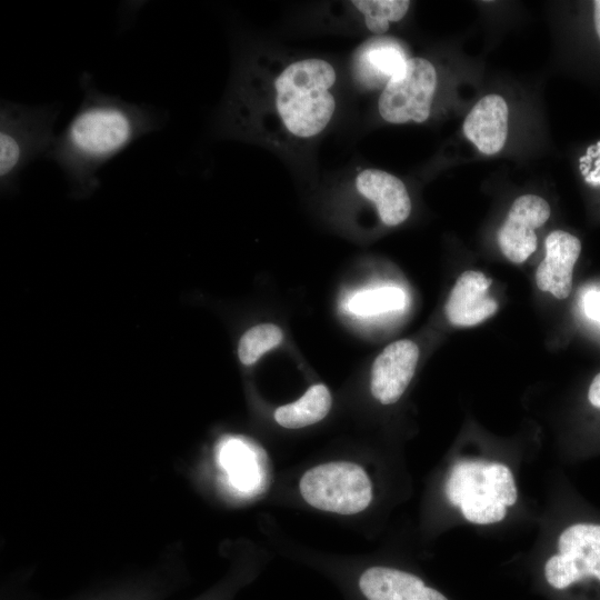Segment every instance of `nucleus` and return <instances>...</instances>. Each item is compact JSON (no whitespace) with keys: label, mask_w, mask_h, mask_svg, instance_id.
I'll return each mask as SVG.
<instances>
[{"label":"nucleus","mask_w":600,"mask_h":600,"mask_svg":"<svg viewBox=\"0 0 600 600\" xmlns=\"http://www.w3.org/2000/svg\"><path fill=\"white\" fill-rule=\"evenodd\" d=\"M219 462L226 470L231 484L240 491H250L259 482L254 454L241 439L224 440L218 453Z\"/></svg>","instance_id":"17"},{"label":"nucleus","mask_w":600,"mask_h":600,"mask_svg":"<svg viewBox=\"0 0 600 600\" xmlns=\"http://www.w3.org/2000/svg\"><path fill=\"white\" fill-rule=\"evenodd\" d=\"M490 283L482 272H463L446 303L448 320L456 327H470L491 317L498 304L488 293Z\"/></svg>","instance_id":"12"},{"label":"nucleus","mask_w":600,"mask_h":600,"mask_svg":"<svg viewBox=\"0 0 600 600\" xmlns=\"http://www.w3.org/2000/svg\"><path fill=\"white\" fill-rule=\"evenodd\" d=\"M546 257L538 266L536 282L541 291L558 299L569 296L572 271L580 251V240L562 230L552 231L546 239Z\"/></svg>","instance_id":"10"},{"label":"nucleus","mask_w":600,"mask_h":600,"mask_svg":"<svg viewBox=\"0 0 600 600\" xmlns=\"http://www.w3.org/2000/svg\"><path fill=\"white\" fill-rule=\"evenodd\" d=\"M83 100L47 153L67 176L76 192H90L99 170L139 138L159 130L164 111L127 102L97 90L91 74L80 77Z\"/></svg>","instance_id":"1"},{"label":"nucleus","mask_w":600,"mask_h":600,"mask_svg":"<svg viewBox=\"0 0 600 600\" xmlns=\"http://www.w3.org/2000/svg\"><path fill=\"white\" fill-rule=\"evenodd\" d=\"M334 82L333 67L317 58L292 62L277 77L276 107L289 132L311 138L326 128L336 109Z\"/></svg>","instance_id":"2"},{"label":"nucleus","mask_w":600,"mask_h":600,"mask_svg":"<svg viewBox=\"0 0 600 600\" xmlns=\"http://www.w3.org/2000/svg\"><path fill=\"white\" fill-rule=\"evenodd\" d=\"M597 147H598L597 151L593 154L599 156V159L594 162V170L584 174L586 181L594 186L600 184V142L598 143Z\"/></svg>","instance_id":"23"},{"label":"nucleus","mask_w":600,"mask_h":600,"mask_svg":"<svg viewBox=\"0 0 600 600\" xmlns=\"http://www.w3.org/2000/svg\"><path fill=\"white\" fill-rule=\"evenodd\" d=\"M59 114L56 106L29 107L1 101L0 181L12 187L22 170L34 159L47 156L54 141L53 126Z\"/></svg>","instance_id":"4"},{"label":"nucleus","mask_w":600,"mask_h":600,"mask_svg":"<svg viewBox=\"0 0 600 600\" xmlns=\"http://www.w3.org/2000/svg\"><path fill=\"white\" fill-rule=\"evenodd\" d=\"M593 7H594V26H596V31H597V34L600 39V0H597L593 2Z\"/></svg>","instance_id":"24"},{"label":"nucleus","mask_w":600,"mask_h":600,"mask_svg":"<svg viewBox=\"0 0 600 600\" xmlns=\"http://www.w3.org/2000/svg\"><path fill=\"white\" fill-rule=\"evenodd\" d=\"M418 359L419 349L411 340L403 339L387 346L372 364V396L382 404L397 402L414 374Z\"/></svg>","instance_id":"9"},{"label":"nucleus","mask_w":600,"mask_h":600,"mask_svg":"<svg viewBox=\"0 0 600 600\" xmlns=\"http://www.w3.org/2000/svg\"><path fill=\"white\" fill-rule=\"evenodd\" d=\"M282 339L283 333L276 324L254 326L239 341V359L246 366L253 364L263 353L280 344Z\"/></svg>","instance_id":"20"},{"label":"nucleus","mask_w":600,"mask_h":600,"mask_svg":"<svg viewBox=\"0 0 600 600\" xmlns=\"http://www.w3.org/2000/svg\"><path fill=\"white\" fill-rule=\"evenodd\" d=\"M406 294L394 287H384L357 293L349 302L351 312L358 316H371L402 309Z\"/></svg>","instance_id":"19"},{"label":"nucleus","mask_w":600,"mask_h":600,"mask_svg":"<svg viewBox=\"0 0 600 600\" xmlns=\"http://www.w3.org/2000/svg\"><path fill=\"white\" fill-rule=\"evenodd\" d=\"M358 191L371 200L387 226H397L410 214L411 201L403 182L396 176L377 169H366L356 178Z\"/></svg>","instance_id":"15"},{"label":"nucleus","mask_w":600,"mask_h":600,"mask_svg":"<svg viewBox=\"0 0 600 600\" xmlns=\"http://www.w3.org/2000/svg\"><path fill=\"white\" fill-rule=\"evenodd\" d=\"M588 399L593 407L600 408V373L594 377L589 387Z\"/></svg>","instance_id":"22"},{"label":"nucleus","mask_w":600,"mask_h":600,"mask_svg":"<svg viewBox=\"0 0 600 600\" xmlns=\"http://www.w3.org/2000/svg\"><path fill=\"white\" fill-rule=\"evenodd\" d=\"M299 488L310 506L340 514L358 513L372 499L368 474L352 462H329L311 468L302 476Z\"/></svg>","instance_id":"5"},{"label":"nucleus","mask_w":600,"mask_h":600,"mask_svg":"<svg viewBox=\"0 0 600 600\" xmlns=\"http://www.w3.org/2000/svg\"><path fill=\"white\" fill-rule=\"evenodd\" d=\"M352 4L364 16L367 28L376 33H384L390 22L401 20L410 6L407 0H353Z\"/></svg>","instance_id":"18"},{"label":"nucleus","mask_w":600,"mask_h":600,"mask_svg":"<svg viewBox=\"0 0 600 600\" xmlns=\"http://www.w3.org/2000/svg\"><path fill=\"white\" fill-rule=\"evenodd\" d=\"M586 314L600 323V291L591 290L583 297Z\"/></svg>","instance_id":"21"},{"label":"nucleus","mask_w":600,"mask_h":600,"mask_svg":"<svg viewBox=\"0 0 600 600\" xmlns=\"http://www.w3.org/2000/svg\"><path fill=\"white\" fill-rule=\"evenodd\" d=\"M559 552L544 564L548 583L564 589L586 578L600 582V524L576 523L562 531Z\"/></svg>","instance_id":"7"},{"label":"nucleus","mask_w":600,"mask_h":600,"mask_svg":"<svg viewBox=\"0 0 600 600\" xmlns=\"http://www.w3.org/2000/svg\"><path fill=\"white\" fill-rule=\"evenodd\" d=\"M436 88L433 64L423 58H409L404 70L383 88L379 113L390 123L423 122L430 116Z\"/></svg>","instance_id":"6"},{"label":"nucleus","mask_w":600,"mask_h":600,"mask_svg":"<svg viewBox=\"0 0 600 600\" xmlns=\"http://www.w3.org/2000/svg\"><path fill=\"white\" fill-rule=\"evenodd\" d=\"M331 394L324 384L310 387L297 401L274 411L276 421L288 429H299L322 420L331 408Z\"/></svg>","instance_id":"16"},{"label":"nucleus","mask_w":600,"mask_h":600,"mask_svg":"<svg viewBox=\"0 0 600 600\" xmlns=\"http://www.w3.org/2000/svg\"><path fill=\"white\" fill-rule=\"evenodd\" d=\"M446 494L470 522L489 524L507 514L517 502L518 492L511 470L496 462L462 460L452 467Z\"/></svg>","instance_id":"3"},{"label":"nucleus","mask_w":600,"mask_h":600,"mask_svg":"<svg viewBox=\"0 0 600 600\" xmlns=\"http://www.w3.org/2000/svg\"><path fill=\"white\" fill-rule=\"evenodd\" d=\"M508 104L499 94L481 98L463 122L466 137L484 154H494L508 134Z\"/></svg>","instance_id":"14"},{"label":"nucleus","mask_w":600,"mask_h":600,"mask_svg":"<svg viewBox=\"0 0 600 600\" xmlns=\"http://www.w3.org/2000/svg\"><path fill=\"white\" fill-rule=\"evenodd\" d=\"M404 49L393 38L374 37L362 43L353 57V73L364 87H386L407 64Z\"/></svg>","instance_id":"11"},{"label":"nucleus","mask_w":600,"mask_h":600,"mask_svg":"<svg viewBox=\"0 0 600 600\" xmlns=\"http://www.w3.org/2000/svg\"><path fill=\"white\" fill-rule=\"evenodd\" d=\"M359 587L368 600H448L417 576L387 567L367 569Z\"/></svg>","instance_id":"13"},{"label":"nucleus","mask_w":600,"mask_h":600,"mask_svg":"<svg viewBox=\"0 0 600 600\" xmlns=\"http://www.w3.org/2000/svg\"><path fill=\"white\" fill-rule=\"evenodd\" d=\"M550 217L548 202L534 194L517 198L506 221L498 231L502 253L512 262L521 263L537 249L534 230Z\"/></svg>","instance_id":"8"}]
</instances>
